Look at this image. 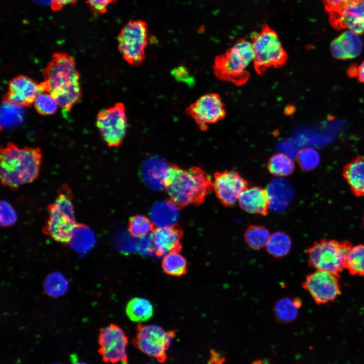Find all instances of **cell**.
Segmentation results:
<instances>
[{"instance_id":"cell-4","label":"cell","mask_w":364,"mask_h":364,"mask_svg":"<svg viewBox=\"0 0 364 364\" xmlns=\"http://www.w3.org/2000/svg\"><path fill=\"white\" fill-rule=\"evenodd\" d=\"M253 60L251 41L241 38L224 53L215 56L213 73L220 80L241 86L245 84L250 78L248 68Z\"/></svg>"},{"instance_id":"cell-37","label":"cell","mask_w":364,"mask_h":364,"mask_svg":"<svg viewBox=\"0 0 364 364\" xmlns=\"http://www.w3.org/2000/svg\"><path fill=\"white\" fill-rule=\"evenodd\" d=\"M344 10L356 17V18L364 21V0L347 4L344 7Z\"/></svg>"},{"instance_id":"cell-23","label":"cell","mask_w":364,"mask_h":364,"mask_svg":"<svg viewBox=\"0 0 364 364\" xmlns=\"http://www.w3.org/2000/svg\"><path fill=\"white\" fill-rule=\"evenodd\" d=\"M95 242V236L92 230L84 224L77 223L68 244L77 252H85L91 249Z\"/></svg>"},{"instance_id":"cell-13","label":"cell","mask_w":364,"mask_h":364,"mask_svg":"<svg viewBox=\"0 0 364 364\" xmlns=\"http://www.w3.org/2000/svg\"><path fill=\"white\" fill-rule=\"evenodd\" d=\"M99 342L100 353L105 361L127 364L126 348L128 339L120 327L112 324L102 328Z\"/></svg>"},{"instance_id":"cell-25","label":"cell","mask_w":364,"mask_h":364,"mask_svg":"<svg viewBox=\"0 0 364 364\" xmlns=\"http://www.w3.org/2000/svg\"><path fill=\"white\" fill-rule=\"evenodd\" d=\"M126 313L128 318L135 322H143L149 320L153 315V308L148 300L142 298L131 299L126 306Z\"/></svg>"},{"instance_id":"cell-8","label":"cell","mask_w":364,"mask_h":364,"mask_svg":"<svg viewBox=\"0 0 364 364\" xmlns=\"http://www.w3.org/2000/svg\"><path fill=\"white\" fill-rule=\"evenodd\" d=\"M117 40L118 50L129 65L138 67L143 64L149 41L146 22L141 20L129 21L121 29Z\"/></svg>"},{"instance_id":"cell-42","label":"cell","mask_w":364,"mask_h":364,"mask_svg":"<svg viewBox=\"0 0 364 364\" xmlns=\"http://www.w3.org/2000/svg\"><path fill=\"white\" fill-rule=\"evenodd\" d=\"M210 361L212 364H222L224 361V359L218 353L215 351H211Z\"/></svg>"},{"instance_id":"cell-15","label":"cell","mask_w":364,"mask_h":364,"mask_svg":"<svg viewBox=\"0 0 364 364\" xmlns=\"http://www.w3.org/2000/svg\"><path fill=\"white\" fill-rule=\"evenodd\" d=\"M41 93L39 83L27 76L19 75L9 81L3 102L22 108L29 107Z\"/></svg>"},{"instance_id":"cell-43","label":"cell","mask_w":364,"mask_h":364,"mask_svg":"<svg viewBox=\"0 0 364 364\" xmlns=\"http://www.w3.org/2000/svg\"><path fill=\"white\" fill-rule=\"evenodd\" d=\"M358 80L364 83V61L358 66Z\"/></svg>"},{"instance_id":"cell-19","label":"cell","mask_w":364,"mask_h":364,"mask_svg":"<svg viewBox=\"0 0 364 364\" xmlns=\"http://www.w3.org/2000/svg\"><path fill=\"white\" fill-rule=\"evenodd\" d=\"M343 175L353 194L364 196V157L358 156L346 164Z\"/></svg>"},{"instance_id":"cell-46","label":"cell","mask_w":364,"mask_h":364,"mask_svg":"<svg viewBox=\"0 0 364 364\" xmlns=\"http://www.w3.org/2000/svg\"><path fill=\"white\" fill-rule=\"evenodd\" d=\"M359 1H360V0H347V1H348V4L356 3V2H357Z\"/></svg>"},{"instance_id":"cell-10","label":"cell","mask_w":364,"mask_h":364,"mask_svg":"<svg viewBox=\"0 0 364 364\" xmlns=\"http://www.w3.org/2000/svg\"><path fill=\"white\" fill-rule=\"evenodd\" d=\"M96 125L109 147H119L125 137L127 126L124 105L118 102L101 110L98 113Z\"/></svg>"},{"instance_id":"cell-14","label":"cell","mask_w":364,"mask_h":364,"mask_svg":"<svg viewBox=\"0 0 364 364\" xmlns=\"http://www.w3.org/2000/svg\"><path fill=\"white\" fill-rule=\"evenodd\" d=\"M248 187V181L238 172L225 170L214 174L213 189L218 199L225 207L234 205Z\"/></svg>"},{"instance_id":"cell-26","label":"cell","mask_w":364,"mask_h":364,"mask_svg":"<svg viewBox=\"0 0 364 364\" xmlns=\"http://www.w3.org/2000/svg\"><path fill=\"white\" fill-rule=\"evenodd\" d=\"M291 245L289 236L284 232L278 231L270 235L266 248L270 255L279 258L284 257L289 253Z\"/></svg>"},{"instance_id":"cell-7","label":"cell","mask_w":364,"mask_h":364,"mask_svg":"<svg viewBox=\"0 0 364 364\" xmlns=\"http://www.w3.org/2000/svg\"><path fill=\"white\" fill-rule=\"evenodd\" d=\"M352 246L347 241H316L306 250L308 266L315 270L340 275L345 269L346 255Z\"/></svg>"},{"instance_id":"cell-33","label":"cell","mask_w":364,"mask_h":364,"mask_svg":"<svg viewBox=\"0 0 364 364\" xmlns=\"http://www.w3.org/2000/svg\"><path fill=\"white\" fill-rule=\"evenodd\" d=\"M297 160L303 170L310 171L314 169L319 165L320 157L316 150L307 148L298 152L297 154Z\"/></svg>"},{"instance_id":"cell-28","label":"cell","mask_w":364,"mask_h":364,"mask_svg":"<svg viewBox=\"0 0 364 364\" xmlns=\"http://www.w3.org/2000/svg\"><path fill=\"white\" fill-rule=\"evenodd\" d=\"M345 269L351 275L364 277V244L352 246L348 250Z\"/></svg>"},{"instance_id":"cell-48","label":"cell","mask_w":364,"mask_h":364,"mask_svg":"<svg viewBox=\"0 0 364 364\" xmlns=\"http://www.w3.org/2000/svg\"><path fill=\"white\" fill-rule=\"evenodd\" d=\"M54 364H62V363H54Z\"/></svg>"},{"instance_id":"cell-21","label":"cell","mask_w":364,"mask_h":364,"mask_svg":"<svg viewBox=\"0 0 364 364\" xmlns=\"http://www.w3.org/2000/svg\"><path fill=\"white\" fill-rule=\"evenodd\" d=\"M267 191L268 194L270 208L275 211H280L288 206L292 195L291 187L287 181L283 179H276L268 185Z\"/></svg>"},{"instance_id":"cell-30","label":"cell","mask_w":364,"mask_h":364,"mask_svg":"<svg viewBox=\"0 0 364 364\" xmlns=\"http://www.w3.org/2000/svg\"><path fill=\"white\" fill-rule=\"evenodd\" d=\"M187 261L178 252H172L165 255L162 262V267L167 275L179 277L187 272Z\"/></svg>"},{"instance_id":"cell-31","label":"cell","mask_w":364,"mask_h":364,"mask_svg":"<svg viewBox=\"0 0 364 364\" xmlns=\"http://www.w3.org/2000/svg\"><path fill=\"white\" fill-rule=\"evenodd\" d=\"M151 220L145 216L136 215L130 218L128 223L130 234L135 237H143L155 228Z\"/></svg>"},{"instance_id":"cell-9","label":"cell","mask_w":364,"mask_h":364,"mask_svg":"<svg viewBox=\"0 0 364 364\" xmlns=\"http://www.w3.org/2000/svg\"><path fill=\"white\" fill-rule=\"evenodd\" d=\"M133 345L147 355L154 357L160 362L167 358L166 351L175 335L174 331H166L155 325L139 324Z\"/></svg>"},{"instance_id":"cell-29","label":"cell","mask_w":364,"mask_h":364,"mask_svg":"<svg viewBox=\"0 0 364 364\" xmlns=\"http://www.w3.org/2000/svg\"><path fill=\"white\" fill-rule=\"evenodd\" d=\"M270 235L268 230L263 226L251 225L244 234V239L247 244L254 249H260L266 247Z\"/></svg>"},{"instance_id":"cell-49","label":"cell","mask_w":364,"mask_h":364,"mask_svg":"<svg viewBox=\"0 0 364 364\" xmlns=\"http://www.w3.org/2000/svg\"><path fill=\"white\" fill-rule=\"evenodd\" d=\"M363 225H364V216H363Z\"/></svg>"},{"instance_id":"cell-32","label":"cell","mask_w":364,"mask_h":364,"mask_svg":"<svg viewBox=\"0 0 364 364\" xmlns=\"http://www.w3.org/2000/svg\"><path fill=\"white\" fill-rule=\"evenodd\" d=\"M33 104L37 112L43 116L55 114L59 106L55 99L50 94L45 92L38 94Z\"/></svg>"},{"instance_id":"cell-34","label":"cell","mask_w":364,"mask_h":364,"mask_svg":"<svg viewBox=\"0 0 364 364\" xmlns=\"http://www.w3.org/2000/svg\"><path fill=\"white\" fill-rule=\"evenodd\" d=\"M44 287L48 294L57 296L64 293L67 288V283L61 275L52 274L46 279Z\"/></svg>"},{"instance_id":"cell-22","label":"cell","mask_w":364,"mask_h":364,"mask_svg":"<svg viewBox=\"0 0 364 364\" xmlns=\"http://www.w3.org/2000/svg\"><path fill=\"white\" fill-rule=\"evenodd\" d=\"M169 166L159 158L149 159L143 168V178L153 188H164V179Z\"/></svg>"},{"instance_id":"cell-44","label":"cell","mask_w":364,"mask_h":364,"mask_svg":"<svg viewBox=\"0 0 364 364\" xmlns=\"http://www.w3.org/2000/svg\"><path fill=\"white\" fill-rule=\"evenodd\" d=\"M35 2L44 5H50L52 3V0H33Z\"/></svg>"},{"instance_id":"cell-6","label":"cell","mask_w":364,"mask_h":364,"mask_svg":"<svg viewBox=\"0 0 364 364\" xmlns=\"http://www.w3.org/2000/svg\"><path fill=\"white\" fill-rule=\"evenodd\" d=\"M253 52V64L256 72L264 74L270 68L283 67L288 55L277 33L267 24H263L259 32L251 35Z\"/></svg>"},{"instance_id":"cell-2","label":"cell","mask_w":364,"mask_h":364,"mask_svg":"<svg viewBox=\"0 0 364 364\" xmlns=\"http://www.w3.org/2000/svg\"><path fill=\"white\" fill-rule=\"evenodd\" d=\"M42 153L38 147H19L9 142L1 147L0 179L12 190L36 180L39 174Z\"/></svg>"},{"instance_id":"cell-20","label":"cell","mask_w":364,"mask_h":364,"mask_svg":"<svg viewBox=\"0 0 364 364\" xmlns=\"http://www.w3.org/2000/svg\"><path fill=\"white\" fill-rule=\"evenodd\" d=\"M178 208L169 199L157 202L151 209V220L156 227L175 225L178 217Z\"/></svg>"},{"instance_id":"cell-16","label":"cell","mask_w":364,"mask_h":364,"mask_svg":"<svg viewBox=\"0 0 364 364\" xmlns=\"http://www.w3.org/2000/svg\"><path fill=\"white\" fill-rule=\"evenodd\" d=\"M183 235L182 229L178 225L155 228L151 237L154 253L161 256L179 252L182 248L180 239Z\"/></svg>"},{"instance_id":"cell-3","label":"cell","mask_w":364,"mask_h":364,"mask_svg":"<svg viewBox=\"0 0 364 364\" xmlns=\"http://www.w3.org/2000/svg\"><path fill=\"white\" fill-rule=\"evenodd\" d=\"M163 184L169 199L178 208L201 204L213 189L209 175L196 166L185 169L170 166Z\"/></svg>"},{"instance_id":"cell-27","label":"cell","mask_w":364,"mask_h":364,"mask_svg":"<svg viewBox=\"0 0 364 364\" xmlns=\"http://www.w3.org/2000/svg\"><path fill=\"white\" fill-rule=\"evenodd\" d=\"M267 167L271 174L282 177L290 175L294 170L295 164L293 161L287 155L283 153H277L269 158Z\"/></svg>"},{"instance_id":"cell-5","label":"cell","mask_w":364,"mask_h":364,"mask_svg":"<svg viewBox=\"0 0 364 364\" xmlns=\"http://www.w3.org/2000/svg\"><path fill=\"white\" fill-rule=\"evenodd\" d=\"M47 210L48 218L42 232L56 242L68 244L77 222L73 194L68 185L63 184L59 187L55 199L48 205Z\"/></svg>"},{"instance_id":"cell-38","label":"cell","mask_w":364,"mask_h":364,"mask_svg":"<svg viewBox=\"0 0 364 364\" xmlns=\"http://www.w3.org/2000/svg\"><path fill=\"white\" fill-rule=\"evenodd\" d=\"M171 74L178 81L186 82L189 85H191L194 83L193 78L191 76L188 69L184 66H179L173 69L171 71Z\"/></svg>"},{"instance_id":"cell-17","label":"cell","mask_w":364,"mask_h":364,"mask_svg":"<svg viewBox=\"0 0 364 364\" xmlns=\"http://www.w3.org/2000/svg\"><path fill=\"white\" fill-rule=\"evenodd\" d=\"M238 201L240 207L247 212L263 216L268 213V194L267 190L261 187H249L241 194Z\"/></svg>"},{"instance_id":"cell-41","label":"cell","mask_w":364,"mask_h":364,"mask_svg":"<svg viewBox=\"0 0 364 364\" xmlns=\"http://www.w3.org/2000/svg\"><path fill=\"white\" fill-rule=\"evenodd\" d=\"M347 75L351 78L358 77V66L355 63L351 64L346 72Z\"/></svg>"},{"instance_id":"cell-1","label":"cell","mask_w":364,"mask_h":364,"mask_svg":"<svg viewBox=\"0 0 364 364\" xmlns=\"http://www.w3.org/2000/svg\"><path fill=\"white\" fill-rule=\"evenodd\" d=\"M41 93L50 94L59 106L69 111L82 96L80 74L74 58L64 52L54 53L42 71Z\"/></svg>"},{"instance_id":"cell-11","label":"cell","mask_w":364,"mask_h":364,"mask_svg":"<svg viewBox=\"0 0 364 364\" xmlns=\"http://www.w3.org/2000/svg\"><path fill=\"white\" fill-rule=\"evenodd\" d=\"M186 112L202 131H206L210 125L223 120L226 115L225 104L216 93L200 97L186 108Z\"/></svg>"},{"instance_id":"cell-47","label":"cell","mask_w":364,"mask_h":364,"mask_svg":"<svg viewBox=\"0 0 364 364\" xmlns=\"http://www.w3.org/2000/svg\"><path fill=\"white\" fill-rule=\"evenodd\" d=\"M254 364H262L260 361H257L254 363Z\"/></svg>"},{"instance_id":"cell-39","label":"cell","mask_w":364,"mask_h":364,"mask_svg":"<svg viewBox=\"0 0 364 364\" xmlns=\"http://www.w3.org/2000/svg\"><path fill=\"white\" fill-rule=\"evenodd\" d=\"M325 10L329 13L340 11L347 4V0H322Z\"/></svg>"},{"instance_id":"cell-36","label":"cell","mask_w":364,"mask_h":364,"mask_svg":"<svg viewBox=\"0 0 364 364\" xmlns=\"http://www.w3.org/2000/svg\"><path fill=\"white\" fill-rule=\"evenodd\" d=\"M118 0H86L90 10L95 15H101L107 12L108 6Z\"/></svg>"},{"instance_id":"cell-45","label":"cell","mask_w":364,"mask_h":364,"mask_svg":"<svg viewBox=\"0 0 364 364\" xmlns=\"http://www.w3.org/2000/svg\"><path fill=\"white\" fill-rule=\"evenodd\" d=\"M73 364H88L87 363L83 361H76L73 362Z\"/></svg>"},{"instance_id":"cell-35","label":"cell","mask_w":364,"mask_h":364,"mask_svg":"<svg viewBox=\"0 0 364 364\" xmlns=\"http://www.w3.org/2000/svg\"><path fill=\"white\" fill-rule=\"evenodd\" d=\"M17 220V215L12 206L4 200L1 202V224L6 227L13 225Z\"/></svg>"},{"instance_id":"cell-40","label":"cell","mask_w":364,"mask_h":364,"mask_svg":"<svg viewBox=\"0 0 364 364\" xmlns=\"http://www.w3.org/2000/svg\"><path fill=\"white\" fill-rule=\"evenodd\" d=\"M78 0H52L51 7L52 10L58 11L68 5H74Z\"/></svg>"},{"instance_id":"cell-12","label":"cell","mask_w":364,"mask_h":364,"mask_svg":"<svg viewBox=\"0 0 364 364\" xmlns=\"http://www.w3.org/2000/svg\"><path fill=\"white\" fill-rule=\"evenodd\" d=\"M340 275L315 270L308 274L302 287L318 305L333 302L341 294Z\"/></svg>"},{"instance_id":"cell-24","label":"cell","mask_w":364,"mask_h":364,"mask_svg":"<svg viewBox=\"0 0 364 364\" xmlns=\"http://www.w3.org/2000/svg\"><path fill=\"white\" fill-rule=\"evenodd\" d=\"M301 305V300L299 298L287 297L279 300L274 307L276 320L281 323H288L294 321Z\"/></svg>"},{"instance_id":"cell-18","label":"cell","mask_w":364,"mask_h":364,"mask_svg":"<svg viewBox=\"0 0 364 364\" xmlns=\"http://www.w3.org/2000/svg\"><path fill=\"white\" fill-rule=\"evenodd\" d=\"M362 46L359 35L348 30L331 42L330 48L335 58L345 60L358 56L361 53Z\"/></svg>"}]
</instances>
